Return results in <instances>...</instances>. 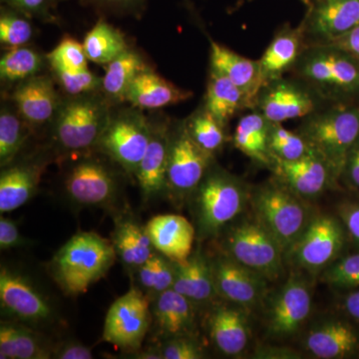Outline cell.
<instances>
[{
    "instance_id": "cell-1",
    "label": "cell",
    "mask_w": 359,
    "mask_h": 359,
    "mask_svg": "<svg viewBox=\"0 0 359 359\" xmlns=\"http://www.w3.org/2000/svg\"><path fill=\"white\" fill-rule=\"evenodd\" d=\"M113 243L93 231H81L65 243L52 259V276L66 294H85L114 264Z\"/></svg>"
},
{
    "instance_id": "cell-2",
    "label": "cell",
    "mask_w": 359,
    "mask_h": 359,
    "mask_svg": "<svg viewBox=\"0 0 359 359\" xmlns=\"http://www.w3.org/2000/svg\"><path fill=\"white\" fill-rule=\"evenodd\" d=\"M294 66L297 76L320 98L341 100L359 94V60L332 45H311Z\"/></svg>"
},
{
    "instance_id": "cell-3",
    "label": "cell",
    "mask_w": 359,
    "mask_h": 359,
    "mask_svg": "<svg viewBox=\"0 0 359 359\" xmlns=\"http://www.w3.org/2000/svg\"><path fill=\"white\" fill-rule=\"evenodd\" d=\"M195 193V214L200 237L217 235L242 216L250 205L245 183L222 169L209 170Z\"/></svg>"
},
{
    "instance_id": "cell-4",
    "label": "cell",
    "mask_w": 359,
    "mask_h": 359,
    "mask_svg": "<svg viewBox=\"0 0 359 359\" xmlns=\"http://www.w3.org/2000/svg\"><path fill=\"white\" fill-rule=\"evenodd\" d=\"M299 133L339 179L347 155L359 138V107L339 105L320 112L314 111L306 117Z\"/></svg>"
},
{
    "instance_id": "cell-5",
    "label": "cell",
    "mask_w": 359,
    "mask_h": 359,
    "mask_svg": "<svg viewBox=\"0 0 359 359\" xmlns=\"http://www.w3.org/2000/svg\"><path fill=\"white\" fill-rule=\"evenodd\" d=\"M250 207L252 215L278 241L285 256L314 216L306 200L290 192L276 180L250 194Z\"/></svg>"
},
{
    "instance_id": "cell-6",
    "label": "cell",
    "mask_w": 359,
    "mask_h": 359,
    "mask_svg": "<svg viewBox=\"0 0 359 359\" xmlns=\"http://www.w3.org/2000/svg\"><path fill=\"white\" fill-rule=\"evenodd\" d=\"M224 254L269 282L278 280L283 275L285 252L254 215L231 224L224 237Z\"/></svg>"
},
{
    "instance_id": "cell-7",
    "label": "cell",
    "mask_w": 359,
    "mask_h": 359,
    "mask_svg": "<svg viewBox=\"0 0 359 359\" xmlns=\"http://www.w3.org/2000/svg\"><path fill=\"white\" fill-rule=\"evenodd\" d=\"M111 115L107 101L94 93L72 96L61 103L55 118L56 140L63 148L80 151L97 145Z\"/></svg>"
},
{
    "instance_id": "cell-8",
    "label": "cell",
    "mask_w": 359,
    "mask_h": 359,
    "mask_svg": "<svg viewBox=\"0 0 359 359\" xmlns=\"http://www.w3.org/2000/svg\"><path fill=\"white\" fill-rule=\"evenodd\" d=\"M344 243L346 231L339 219L314 215L308 228L287 250L285 262L308 275H318L337 261Z\"/></svg>"
},
{
    "instance_id": "cell-9",
    "label": "cell",
    "mask_w": 359,
    "mask_h": 359,
    "mask_svg": "<svg viewBox=\"0 0 359 359\" xmlns=\"http://www.w3.org/2000/svg\"><path fill=\"white\" fill-rule=\"evenodd\" d=\"M304 273L294 269L282 287L269 297L266 323L271 337L294 335L308 320L313 304V290Z\"/></svg>"
},
{
    "instance_id": "cell-10",
    "label": "cell",
    "mask_w": 359,
    "mask_h": 359,
    "mask_svg": "<svg viewBox=\"0 0 359 359\" xmlns=\"http://www.w3.org/2000/svg\"><path fill=\"white\" fill-rule=\"evenodd\" d=\"M152 134V125L137 111L112 117L97 145L129 173H136Z\"/></svg>"
},
{
    "instance_id": "cell-11",
    "label": "cell",
    "mask_w": 359,
    "mask_h": 359,
    "mask_svg": "<svg viewBox=\"0 0 359 359\" xmlns=\"http://www.w3.org/2000/svg\"><path fill=\"white\" fill-rule=\"evenodd\" d=\"M150 306L140 290L131 289L113 302L104 325V341L124 349H138L150 325Z\"/></svg>"
},
{
    "instance_id": "cell-12",
    "label": "cell",
    "mask_w": 359,
    "mask_h": 359,
    "mask_svg": "<svg viewBox=\"0 0 359 359\" xmlns=\"http://www.w3.org/2000/svg\"><path fill=\"white\" fill-rule=\"evenodd\" d=\"M212 156L196 143L183 123L170 140L167 186L181 195L194 193L211 169Z\"/></svg>"
},
{
    "instance_id": "cell-13",
    "label": "cell",
    "mask_w": 359,
    "mask_h": 359,
    "mask_svg": "<svg viewBox=\"0 0 359 359\" xmlns=\"http://www.w3.org/2000/svg\"><path fill=\"white\" fill-rule=\"evenodd\" d=\"M320 98L309 85L280 77L264 85L257 95L256 109L271 123L306 118L318 108Z\"/></svg>"
},
{
    "instance_id": "cell-14",
    "label": "cell",
    "mask_w": 359,
    "mask_h": 359,
    "mask_svg": "<svg viewBox=\"0 0 359 359\" xmlns=\"http://www.w3.org/2000/svg\"><path fill=\"white\" fill-rule=\"evenodd\" d=\"M217 294L245 309L257 308L266 299L269 280L226 254L211 261Z\"/></svg>"
},
{
    "instance_id": "cell-15",
    "label": "cell",
    "mask_w": 359,
    "mask_h": 359,
    "mask_svg": "<svg viewBox=\"0 0 359 359\" xmlns=\"http://www.w3.org/2000/svg\"><path fill=\"white\" fill-rule=\"evenodd\" d=\"M269 169L278 183L304 200L318 197L337 180L330 165L313 150L299 160L273 158Z\"/></svg>"
},
{
    "instance_id": "cell-16",
    "label": "cell",
    "mask_w": 359,
    "mask_h": 359,
    "mask_svg": "<svg viewBox=\"0 0 359 359\" xmlns=\"http://www.w3.org/2000/svg\"><path fill=\"white\" fill-rule=\"evenodd\" d=\"M358 25L359 0H316L302 29L313 44H325L341 39Z\"/></svg>"
},
{
    "instance_id": "cell-17",
    "label": "cell",
    "mask_w": 359,
    "mask_h": 359,
    "mask_svg": "<svg viewBox=\"0 0 359 359\" xmlns=\"http://www.w3.org/2000/svg\"><path fill=\"white\" fill-rule=\"evenodd\" d=\"M2 309L21 320L39 323L51 318L50 304L22 276L2 266L0 271Z\"/></svg>"
},
{
    "instance_id": "cell-18",
    "label": "cell",
    "mask_w": 359,
    "mask_h": 359,
    "mask_svg": "<svg viewBox=\"0 0 359 359\" xmlns=\"http://www.w3.org/2000/svg\"><path fill=\"white\" fill-rule=\"evenodd\" d=\"M211 69L231 80L244 94L248 107H256L264 81L259 60L244 57L223 45L211 41Z\"/></svg>"
},
{
    "instance_id": "cell-19",
    "label": "cell",
    "mask_w": 359,
    "mask_h": 359,
    "mask_svg": "<svg viewBox=\"0 0 359 359\" xmlns=\"http://www.w3.org/2000/svg\"><path fill=\"white\" fill-rule=\"evenodd\" d=\"M71 199L78 204L99 205L109 202L116 190L109 170L95 161H82L71 169L65 181Z\"/></svg>"
},
{
    "instance_id": "cell-20",
    "label": "cell",
    "mask_w": 359,
    "mask_h": 359,
    "mask_svg": "<svg viewBox=\"0 0 359 359\" xmlns=\"http://www.w3.org/2000/svg\"><path fill=\"white\" fill-rule=\"evenodd\" d=\"M153 247L174 263L186 261L192 254L196 231L189 219L180 215H159L148 222Z\"/></svg>"
},
{
    "instance_id": "cell-21",
    "label": "cell",
    "mask_w": 359,
    "mask_h": 359,
    "mask_svg": "<svg viewBox=\"0 0 359 359\" xmlns=\"http://www.w3.org/2000/svg\"><path fill=\"white\" fill-rule=\"evenodd\" d=\"M13 100L20 117L34 126L54 119L61 105L51 79L45 76H34L20 82Z\"/></svg>"
},
{
    "instance_id": "cell-22",
    "label": "cell",
    "mask_w": 359,
    "mask_h": 359,
    "mask_svg": "<svg viewBox=\"0 0 359 359\" xmlns=\"http://www.w3.org/2000/svg\"><path fill=\"white\" fill-rule=\"evenodd\" d=\"M304 347L316 358H346L358 353L359 339L353 328L344 321L325 320L309 330Z\"/></svg>"
},
{
    "instance_id": "cell-23",
    "label": "cell",
    "mask_w": 359,
    "mask_h": 359,
    "mask_svg": "<svg viewBox=\"0 0 359 359\" xmlns=\"http://www.w3.org/2000/svg\"><path fill=\"white\" fill-rule=\"evenodd\" d=\"M210 337L221 353L238 356L244 353L250 340V328L245 309L219 306L215 309L208 320Z\"/></svg>"
},
{
    "instance_id": "cell-24",
    "label": "cell",
    "mask_w": 359,
    "mask_h": 359,
    "mask_svg": "<svg viewBox=\"0 0 359 359\" xmlns=\"http://www.w3.org/2000/svg\"><path fill=\"white\" fill-rule=\"evenodd\" d=\"M191 96L192 92L179 88L146 68L130 85L125 100L141 109H160L184 102Z\"/></svg>"
},
{
    "instance_id": "cell-25",
    "label": "cell",
    "mask_w": 359,
    "mask_h": 359,
    "mask_svg": "<svg viewBox=\"0 0 359 359\" xmlns=\"http://www.w3.org/2000/svg\"><path fill=\"white\" fill-rule=\"evenodd\" d=\"M170 140L171 135L165 125L152 126L147 151L135 173L146 198L157 195L167 186Z\"/></svg>"
},
{
    "instance_id": "cell-26",
    "label": "cell",
    "mask_w": 359,
    "mask_h": 359,
    "mask_svg": "<svg viewBox=\"0 0 359 359\" xmlns=\"http://www.w3.org/2000/svg\"><path fill=\"white\" fill-rule=\"evenodd\" d=\"M176 276L172 289L192 302L210 301L217 294L211 261L195 252L186 261L175 263Z\"/></svg>"
},
{
    "instance_id": "cell-27",
    "label": "cell",
    "mask_w": 359,
    "mask_h": 359,
    "mask_svg": "<svg viewBox=\"0 0 359 359\" xmlns=\"http://www.w3.org/2000/svg\"><path fill=\"white\" fill-rule=\"evenodd\" d=\"M271 123L259 110L243 116L236 127L233 141L243 154L263 166L271 167L273 157L269 147Z\"/></svg>"
},
{
    "instance_id": "cell-28",
    "label": "cell",
    "mask_w": 359,
    "mask_h": 359,
    "mask_svg": "<svg viewBox=\"0 0 359 359\" xmlns=\"http://www.w3.org/2000/svg\"><path fill=\"white\" fill-rule=\"evenodd\" d=\"M304 33L302 28H283L276 35L259 59L264 81L283 77V73L295 65L302 50Z\"/></svg>"
},
{
    "instance_id": "cell-29",
    "label": "cell",
    "mask_w": 359,
    "mask_h": 359,
    "mask_svg": "<svg viewBox=\"0 0 359 359\" xmlns=\"http://www.w3.org/2000/svg\"><path fill=\"white\" fill-rule=\"evenodd\" d=\"M40 169L29 165H18L2 171L0 177V212H13L26 204L37 190Z\"/></svg>"
},
{
    "instance_id": "cell-30",
    "label": "cell",
    "mask_w": 359,
    "mask_h": 359,
    "mask_svg": "<svg viewBox=\"0 0 359 359\" xmlns=\"http://www.w3.org/2000/svg\"><path fill=\"white\" fill-rule=\"evenodd\" d=\"M156 323L168 337L188 335L194 325L193 302L174 289L158 295L154 306Z\"/></svg>"
},
{
    "instance_id": "cell-31",
    "label": "cell",
    "mask_w": 359,
    "mask_h": 359,
    "mask_svg": "<svg viewBox=\"0 0 359 359\" xmlns=\"http://www.w3.org/2000/svg\"><path fill=\"white\" fill-rule=\"evenodd\" d=\"M247 107L243 92L223 74L211 69L205 95V109L226 127L238 111Z\"/></svg>"
},
{
    "instance_id": "cell-32",
    "label": "cell",
    "mask_w": 359,
    "mask_h": 359,
    "mask_svg": "<svg viewBox=\"0 0 359 359\" xmlns=\"http://www.w3.org/2000/svg\"><path fill=\"white\" fill-rule=\"evenodd\" d=\"M107 65L101 88L106 98L113 101L125 100L130 85L147 68L141 56L130 49Z\"/></svg>"
},
{
    "instance_id": "cell-33",
    "label": "cell",
    "mask_w": 359,
    "mask_h": 359,
    "mask_svg": "<svg viewBox=\"0 0 359 359\" xmlns=\"http://www.w3.org/2000/svg\"><path fill=\"white\" fill-rule=\"evenodd\" d=\"M113 245L118 256L130 266H141L154 254L146 226L131 221L123 222L118 226Z\"/></svg>"
},
{
    "instance_id": "cell-34",
    "label": "cell",
    "mask_w": 359,
    "mask_h": 359,
    "mask_svg": "<svg viewBox=\"0 0 359 359\" xmlns=\"http://www.w3.org/2000/svg\"><path fill=\"white\" fill-rule=\"evenodd\" d=\"M0 358L47 359L50 358V353L30 330L2 323L0 327Z\"/></svg>"
},
{
    "instance_id": "cell-35",
    "label": "cell",
    "mask_w": 359,
    "mask_h": 359,
    "mask_svg": "<svg viewBox=\"0 0 359 359\" xmlns=\"http://www.w3.org/2000/svg\"><path fill=\"white\" fill-rule=\"evenodd\" d=\"M87 58L98 65H108L128 50L121 33L104 20H99L83 41Z\"/></svg>"
},
{
    "instance_id": "cell-36",
    "label": "cell",
    "mask_w": 359,
    "mask_h": 359,
    "mask_svg": "<svg viewBox=\"0 0 359 359\" xmlns=\"http://www.w3.org/2000/svg\"><path fill=\"white\" fill-rule=\"evenodd\" d=\"M42 60L37 52L28 47L11 49L0 60V77L4 82H22L36 76L41 69Z\"/></svg>"
},
{
    "instance_id": "cell-37",
    "label": "cell",
    "mask_w": 359,
    "mask_h": 359,
    "mask_svg": "<svg viewBox=\"0 0 359 359\" xmlns=\"http://www.w3.org/2000/svg\"><path fill=\"white\" fill-rule=\"evenodd\" d=\"M186 125L194 140L204 150L214 155L223 147L224 127L205 107L194 113Z\"/></svg>"
},
{
    "instance_id": "cell-38",
    "label": "cell",
    "mask_w": 359,
    "mask_h": 359,
    "mask_svg": "<svg viewBox=\"0 0 359 359\" xmlns=\"http://www.w3.org/2000/svg\"><path fill=\"white\" fill-rule=\"evenodd\" d=\"M25 120L18 111L2 106L0 112V165L6 168L18 154L25 140Z\"/></svg>"
},
{
    "instance_id": "cell-39",
    "label": "cell",
    "mask_w": 359,
    "mask_h": 359,
    "mask_svg": "<svg viewBox=\"0 0 359 359\" xmlns=\"http://www.w3.org/2000/svg\"><path fill=\"white\" fill-rule=\"evenodd\" d=\"M269 147L273 158L283 161L301 159L311 151L299 132L290 131L278 123L271 124Z\"/></svg>"
},
{
    "instance_id": "cell-40",
    "label": "cell",
    "mask_w": 359,
    "mask_h": 359,
    "mask_svg": "<svg viewBox=\"0 0 359 359\" xmlns=\"http://www.w3.org/2000/svg\"><path fill=\"white\" fill-rule=\"evenodd\" d=\"M59 84L70 96L94 93L102 87V78L86 69H68L62 66L51 65Z\"/></svg>"
},
{
    "instance_id": "cell-41",
    "label": "cell",
    "mask_w": 359,
    "mask_h": 359,
    "mask_svg": "<svg viewBox=\"0 0 359 359\" xmlns=\"http://www.w3.org/2000/svg\"><path fill=\"white\" fill-rule=\"evenodd\" d=\"M20 14L2 9L0 16V41L11 49L23 46L33 35L32 25Z\"/></svg>"
},
{
    "instance_id": "cell-42",
    "label": "cell",
    "mask_w": 359,
    "mask_h": 359,
    "mask_svg": "<svg viewBox=\"0 0 359 359\" xmlns=\"http://www.w3.org/2000/svg\"><path fill=\"white\" fill-rule=\"evenodd\" d=\"M323 283L339 289L359 287V254L335 261L320 273Z\"/></svg>"
},
{
    "instance_id": "cell-43",
    "label": "cell",
    "mask_w": 359,
    "mask_h": 359,
    "mask_svg": "<svg viewBox=\"0 0 359 359\" xmlns=\"http://www.w3.org/2000/svg\"><path fill=\"white\" fill-rule=\"evenodd\" d=\"M47 58L50 65L62 66L68 69H86L88 60L83 44L72 39L62 40Z\"/></svg>"
},
{
    "instance_id": "cell-44",
    "label": "cell",
    "mask_w": 359,
    "mask_h": 359,
    "mask_svg": "<svg viewBox=\"0 0 359 359\" xmlns=\"http://www.w3.org/2000/svg\"><path fill=\"white\" fill-rule=\"evenodd\" d=\"M162 358L165 359H201L205 358L201 347L188 335L174 337L163 346Z\"/></svg>"
},
{
    "instance_id": "cell-45",
    "label": "cell",
    "mask_w": 359,
    "mask_h": 359,
    "mask_svg": "<svg viewBox=\"0 0 359 359\" xmlns=\"http://www.w3.org/2000/svg\"><path fill=\"white\" fill-rule=\"evenodd\" d=\"M13 11L25 18H34L42 21L53 20L51 13L54 0H2Z\"/></svg>"
},
{
    "instance_id": "cell-46",
    "label": "cell",
    "mask_w": 359,
    "mask_h": 359,
    "mask_svg": "<svg viewBox=\"0 0 359 359\" xmlns=\"http://www.w3.org/2000/svg\"><path fill=\"white\" fill-rule=\"evenodd\" d=\"M339 214L347 233L359 245V205L353 203L341 205Z\"/></svg>"
},
{
    "instance_id": "cell-47",
    "label": "cell",
    "mask_w": 359,
    "mask_h": 359,
    "mask_svg": "<svg viewBox=\"0 0 359 359\" xmlns=\"http://www.w3.org/2000/svg\"><path fill=\"white\" fill-rule=\"evenodd\" d=\"M18 224L13 219L4 218L0 219V248L1 250H8L11 248L20 247L22 245Z\"/></svg>"
},
{
    "instance_id": "cell-48",
    "label": "cell",
    "mask_w": 359,
    "mask_h": 359,
    "mask_svg": "<svg viewBox=\"0 0 359 359\" xmlns=\"http://www.w3.org/2000/svg\"><path fill=\"white\" fill-rule=\"evenodd\" d=\"M342 175L351 185L359 189V138L347 155Z\"/></svg>"
},
{
    "instance_id": "cell-49",
    "label": "cell",
    "mask_w": 359,
    "mask_h": 359,
    "mask_svg": "<svg viewBox=\"0 0 359 359\" xmlns=\"http://www.w3.org/2000/svg\"><path fill=\"white\" fill-rule=\"evenodd\" d=\"M325 44L332 45L337 48L341 49L359 60V25L341 39Z\"/></svg>"
},
{
    "instance_id": "cell-50",
    "label": "cell",
    "mask_w": 359,
    "mask_h": 359,
    "mask_svg": "<svg viewBox=\"0 0 359 359\" xmlns=\"http://www.w3.org/2000/svg\"><path fill=\"white\" fill-rule=\"evenodd\" d=\"M255 358L269 359H297L301 358L302 354L294 349L280 346H259L255 353Z\"/></svg>"
},
{
    "instance_id": "cell-51",
    "label": "cell",
    "mask_w": 359,
    "mask_h": 359,
    "mask_svg": "<svg viewBox=\"0 0 359 359\" xmlns=\"http://www.w3.org/2000/svg\"><path fill=\"white\" fill-rule=\"evenodd\" d=\"M56 358L60 359H92L93 353L89 347L83 344L71 342L61 346L56 353Z\"/></svg>"
},
{
    "instance_id": "cell-52",
    "label": "cell",
    "mask_w": 359,
    "mask_h": 359,
    "mask_svg": "<svg viewBox=\"0 0 359 359\" xmlns=\"http://www.w3.org/2000/svg\"><path fill=\"white\" fill-rule=\"evenodd\" d=\"M98 6L115 13H134L139 11L144 0H94Z\"/></svg>"
},
{
    "instance_id": "cell-53",
    "label": "cell",
    "mask_w": 359,
    "mask_h": 359,
    "mask_svg": "<svg viewBox=\"0 0 359 359\" xmlns=\"http://www.w3.org/2000/svg\"><path fill=\"white\" fill-rule=\"evenodd\" d=\"M157 255L153 254L147 262L139 266L140 268L139 278H140L141 285L148 290H153L154 287Z\"/></svg>"
},
{
    "instance_id": "cell-54",
    "label": "cell",
    "mask_w": 359,
    "mask_h": 359,
    "mask_svg": "<svg viewBox=\"0 0 359 359\" xmlns=\"http://www.w3.org/2000/svg\"><path fill=\"white\" fill-rule=\"evenodd\" d=\"M344 308L347 313L359 323V290L346 295L344 299Z\"/></svg>"
},
{
    "instance_id": "cell-55",
    "label": "cell",
    "mask_w": 359,
    "mask_h": 359,
    "mask_svg": "<svg viewBox=\"0 0 359 359\" xmlns=\"http://www.w3.org/2000/svg\"><path fill=\"white\" fill-rule=\"evenodd\" d=\"M304 4H308V6H311L316 0H302Z\"/></svg>"
},
{
    "instance_id": "cell-56",
    "label": "cell",
    "mask_w": 359,
    "mask_h": 359,
    "mask_svg": "<svg viewBox=\"0 0 359 359\" xmlns=\"http://www.w3.org/2000/svg\"><path fill=\"white\" fill-rule=\"evenodd\" d=\"M54 1H56V0H54Z\"/></svg>"
}]
</instances>
